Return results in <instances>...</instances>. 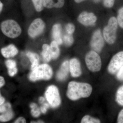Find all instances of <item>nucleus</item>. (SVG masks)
Returning <instances> with one entry per match:
<instances>
[{
  "label": "nucleus",
  "instance_id": "7",
  "mask_svg": "<svg viewBox=\"0 0 123 123\" xmlns=\"http://www.w3.org/2000/svg\"><path fill=\"white\" fill-rule=\"evenodd\" d=\"M123 65V51L117 53L112 57L108 67L110 73L114 74L118 72Z\"/></svg>",
  "mask_w": 123,
  "mask_h": 123
},
{
  "label": "nucleus",
  "instance_id": "14",
  "mask_svg": "<svg viewBox=\"0 0 123 123\" xmlns=\"http://www.w3.org/2000/svg\"><path fill=\"white\" fill-rule=\"evenodd\" d=\"M1 52L4 57L9 58L15 56L18 54V51L14 45L10 44L1 49Z\"/></svg>",
  "mask_w": 123,
  "mask_h": 123
},
{
  "label": "nucleus",
  "instance_id": "40",
  "mask_svg": "<svg viewBox=\"0 0 123 123\" xmlns=\"http://www.w3.org/2000/svg\"><path fill=\"white\" fill-rule=\"evenodd\" d=\"M31 123H44V122L43 121H33V122H31Z\"/></svg>",
  "mask_w": 123,
  "mask_h": 123
},
{
  "label": "nucleus",
  "instance_id": "19",
  "mask_svg": "<svg viewBox=\"0 0 123 123\" xmlns=\"http://www.w3.org/2000/svg\"><path fill=\"white\" fill-rule=\"evenodd\" d=\"M13 116V114L11 110L4 112L0 116V121L6 122L11 119Z\"/></svg>",
  "mask_w": 123,
  "mask_h": 123
},
{
  "label": "nucleus",
  "instance_id": "22",
  "mask_svg": "<svg viewBox=\"0 0 123 123\" xmlns=\"http://www.w3.org/2000/svg\"><path fill=\"white\" fill-rule=\"evenodd\" d=\"M100 120L98 119L91 117L89 115L84 117L82 119L81 123H100Z\"/></svg>",
  "mask_w": 123,
  "mask_h": 123
},
{
  "label": "nucleus",
  "instance_id": "6",
  "mask_svg": "<svg viewBox=\"0 0 123 123\" xmlns=\"http://www.w3.org/2000/svg\"><path fill=\"white\" fill-rule=\"evenodd\" d=\"M46 99L50 105L53 108L59 106L61 103V99L58 88L55 86H49L45 94Z\"/></svg>",
  "mask_w": 123,
  "mask_h": 123
},
{
  "label": "nucleus",
  "instance_id": "25",
  "mask_svg": "<svg viewBox=\"0 0 123 123\" xmlns=\"http://www.w3.org/2000/svg\"><path fill=\"white\" fill-rule=\"evenodd\" d=\"M117 19L119 25L123 29V6L118 10Z\"/></svg>",
  "mask_w": 123,
  "mask_h": 123
},
{
  "label": "nucleus",
  "instance_id": "10",
  "mask_svg": "<svg viewBox=\"0 0 123 123\" xmlns=\"http://www.w3.org/2000/svg\"><path fill=\"white\" fill-rule=\"evenodd\" d=\"M97 20V18L93 13L84 12L80 14L78 21L81 24L86 26L93 25Z\"/></svg>",
  "mask_w": 123,
  "mask_h": 123
},
{
  "label": "nucleus",
  "instance_id": "8",
  "mask_svg": "<svg viewBox=\"0 0 123 123\" xmlns=\"http://www.w3.org/2000/svg\"><path fill=\"white\" fill-rule=\"evenodd\" d=\"M45 24L40 18L34 20L31 24L28 30V34L31 37L34 38L40 35L43 31Z\"/></svg>",
  "mask_w": 123,
  "mask_h": 123
},
{
  "label": "nucleus",
  "instance_id": "3",
  "mask_svg": "<svg viewBox=\"0 0 123 123\" xmlns=\"http://www.w3.org/2000/svg\"><path fill=\"white\" fill-rule=\"evenodd\" d=\"M118 25L116 18L111 17L109 19L107 25L104 29V37L108 44H114L116 41Z\"/></svg>",
  "mask_w": 123,
  "mask_h": 123
},
{
  "label": "nucleus",
  "instance_id": "27",
  "mask_svg": "<svg viewBox=\"0 0 123 123\" xmlns=\"http://www.w3.org/2000/svg\"><path fill=\"white\" fill-rule=\"evenodd\" d=\"M115 0H103V4L105 7L111 8L114 5Z\"/></svg>",
  "mask_w": 123,
  "mask_h": 123
},
{
  "label": "nucleus",
  "instance_id": "2",
  "mask_svg": "<svg viewBox=\"0 0 123 123\" xmlns=\"http://www.w3.org/2000/svg\"><path fill=\"white\" fill-rule=\"evenodd\" d=\"M53 75V71L50 66L47 64H43L33 70L29 76L31 81H35L40 79L48 80Z\"/></svg>",
  "mask_w": 123,
  "mask_h": 123
},
{
  "label": "nucleus",
  "instance_id": "1",
  "mask_svg": "<svg viewBox=\"0 0 123 123\" xmlns=\"http://www.w3.org/2000/svg\"><path fill=\"white\" fill-rule=\"evenodd\" d=\"M92 91V86L88 83L71 81L68 84L67 95L69 99L75 101L89 97Z\"/></svg>",
  "mask_w": 123,
  "mask_h": 123
},
{
  "label": "nucleus",
  "instance_id": "34",
  "mask_svg": "<svg viewBox=\"0 0 123 123\" xmlns=\"http://www.w3.org/2000/svg\"><path fill=\"white\" fill-rule=\"evenodd\" d=\"M15 123H26L25 119L23 117H20L18 118L14 122Z\"/></svg>",
  "mask_w": 123,
  "mask_h": 123
},
{
  "label": "nucleus",
  "instance_id": "23",
  "mask_svg": "<svg viewBox=\"0 0 123 123\" xmlns=\"http://www.w3.org/2000/svg\"><path fill=\"white\" fill-rule=\"evenodd\" d=\"M36 10L38 12L42 11L44 6V0H32Z\"/></svg>",
  "mask_w": 123,
  "mask_h": 123
},
{
  "label": "nucleus",
  "instance_id": "26",
  "mask_svg": "<svg viewBox=\"0 0 123 123\" xmlns=\"http://www.w3.org/2000/svg\"><path fill=\"white\" fill-rule=\"evenodd\" d=\"M11 106L10 104L6 103L0 105V113H4L11 110Z\"/></svg>",
  "mask_w": 123,
  "mask_h": 123
},
{
  "label": "nucleus",
  "instance_id": "31",
  "mask_svg": "<svg viewBox=\"0 0 123 123\" xmlns=\"http://www.w3.org/2000/svg\"><path fill=\"white\" fill-rule=\"evenodd\" d=\"M18 69L17 68L8 69V73L10 76H13L17 72Z\"/></svg>",
  "mask_w": 123,
  "mask_h": 123
},
{
  "label": "nucleus",
  "instance_id": "29",
  "mask_svg": "<svg viewBox=\"0 0 123 123\" xmlns=\"http://www.w3.org/2000/svg\"><path fill=\"white\" fill-rule=\"evenodd\" d=\"M6 64L8 69L16 67V62L12 60H8L6 62Z\"/></svg>",
  "mask_w": 123,
  "mask_h": 123
},
{
  "label": "nucleus",
  "instance_id": "32",
  "mask_svg": "<svg viewBox=\"0 0 123 123\" xmlns=\"http://www.w3.org/2000/svg\"><path fill=\"white\" fill-rule=\"evenodd\" d=\"M117 123H123V109L119 113L117 119Z\"/></svg>",
  "mask_w": 123,
  "mask_h": 123
},
{
  "label": "nucleus",
  "instance_id": "37",
  "mask_svg": "<svg viewBox=\"0 0 123 123\" xmlns=\"http://www.w3.org/2000/svg\"><path fill=\"white\" fill-rule=\"evenodd\" d=\"M45 101V99L43 97H41L39 99V102L41 104H43Z\"/></svg>",
  "mask_w": 123,
  "mask_h": 123
},
{
  "label": "nucleus",
  "instance_id": "35",
  "mask_svg": "<svg viewBox=\"0 0 123 123\" xmlns=\"http://www.w3.org/2000/svg\"><path fill=\"white\" fill-rule=\"evenodd\" d=\"M5 84L4 79L3 77L0 76V88L3 86Z\"/></svg>",
  "mask_w": 123,
  "mask_h": 123
},
{
  "label": "nucleus",
  "instance_id": "12",
  "mask_svg": "<svg viewBox=\"0 0 123 123\" xmlns=\"http://www.w3.org/2000/svg\"><path fill=\"white\" fill-rule=\"evenodd\" d=\"M69 70V62L68 61L64 62L57 73L56 77L57 79L60 81L64 80L68 76Z\"/></svg>",
  "mask_w": 123,
  "mask_h": 123
},
{
  "label": "nucleus",
  "instance_id": "39",
  "mask_svg": "<svg viewBox=\"0 0 123 123\" xmlns=\"http://www.w3.org/2000/svg\"><path fill=\"white\" fill-rule=\"evenodd\" d=\"M2 7H3V4H2V2L0 1V12L2 10Z\"/></svg>",
  "mask_w": 123,
  "mask_h": 123
},
{
  "label": "nucleus",
  "instance_id": "33",
  "mask_svg": "<svg viewBox=\"0 0 123 123\" xmlns=\"http://www.w3.org/2000/svg\"><path fill=\"white\" fill-rule=\"evenodd\" d=\"M49 107V105L48 104L44 103L43 104V105L41 107V111L43 114H45L47 111V109Z\"/></svg>",
  "mask_w": 123,
  "mask_h": 123
},
{
  "label": "nucleus",
  "instance_id": "13",
  "mask_svg": "<svg viewBox=\"0 0 123 123\" xmlns=\"http://www.w3.org/2000/svg\"><path fill=\"white\" fill-rule=\"evenodd\" d=\"M52 36L54 41L58 44H61L63 42L62 37V27L60 24H56L53 25L52 30Z\"/></svg>",
  "mask_w": 123,
  "mask_h": 123
},
{
  "label": "nucleus",
  "instance_id": "28",
  "mask_svg": "<svg viewBox=\"0 0 123 123\" xmlns=\"http://www.w3.org/2000/svg\"><path fill=\"white\" fill-rule=\"evenodd\" d=\"M66 32L68 34H72L74 32L75 30V27L74 25L71 23H68L65 26Z\"/></svg>",
  "mask_w": 123,
  "mask_h": 123
},
{
  "label": "nucleus",
  "instance_id": "41",
  "mask_svg": "<svg viewBox=\"0 0 123 123\" xmlns=\"http://www.w3.org/2000/svg\"><path fill=\"white\" fill-rule=\"evenodd\" d=\"M101 0H92L93 1L95 2V3H98V2H99Z\"/></svg>",
  "mask_w": 123,
  "mask_h": 123
},
{
  "label": "nucleus",
  "instance_id": "4",
  "mask_svg": "<svg viewBox=\"0 0 123 123\" xmlns=\"http://www.w3.org/2000/svg\"><path fill=\"white\" fill-rule=\"evenodd\" d=\"M1 30L3 33L8 37L14 38L19 36L22 30L20 25L14 20H6L1 23Z\"/></svg>",
  "mask_w": 123,
  "mask_h": 123
},
{
  "label": "nucleus",
  "instance_id": "30",
  "mask_svg": "<svg viewBox=\"0 0 123 123\" xmlns=\"http://www.w3.org/2000/svg\"><path fill=\"white\" fill-rule=\"evenodd\" d=\"M117 77L120 80H123V65L117 72Z\"/></svg>",
  "mask_w": 123,
  "mask_h": 123
},
{
  "label": "nucleus",
  "instance_id": "38",
  "mask_svg": "<svg viewBox=\"0 0 123 123\" xmlns=\"http://www.w3.org/2000/svg\"><path fill=\"white\" fill-rule=\"evenodd\" d=\"M75 0V2H76V3H79L83 2V1H85L86 0Z\"/></svg>",
  "mask_w": 123,
  "mask_h": 123
},
{
  "label": "nucleus",
  "instance_id": "11",
  "mask_svg": "<svg viewBox=\"0 0 123 123\" xmlns=\"http://www.w3.org/2000/svg\"><path fill=\"white\" fill-rule=\"evenodd\" d=\"M69 69L70 74L74 77H78L80 76L82 73L80 64L76 58L70 60L69 62Z\"/></svg>",
  "mask_w": 123,
  "mask_h": 123
},
{
  "label": "nucleus",
  "instance_id": "5",
  "mask_svg": "<svg viewBox=\"0 0 123 123\" xmlns=\"http://www.w3.org/2000/svg\"><path fill=\"white\" fill-rule=\"evenodd\" d=\"M85 61L86 66L90 71L94 72L100 70L102 66L101 57L96 52L91 51L86 56Z\"/></svg>",
  "mask_w": 123,
  "mask_h": 123
},
{
  "label": "nucleus",
  "instance_id": "16",
  "mask_svg": "<svg viewBox=\"0 0 123 123\" xmlns=\"http://www.w3.org/2000/svg\"><path fill=\"white\" fill-rule=\"evenodd\" d=\"M27 57H29L31 62V69L32 70L38 67L39 64V57L37 54L29 52L26 53Z\"/></svg>",
  "mask_w": 123,
  "mask_h": 123
},
{
  "label": "nucleus",
  "instance_id": "9",
  "mask_svg": "<svg viewBox=\"0 0 123 123\" xmlns=\"http://www.w3.org/2000/svg\"><path fill=\"white\" fill-rule=\"evenodd\" d=\"M104 43L103 37L100 31L98 30L95 31L92 36L91 41V48L96 52H100L103 48Z\"/></svg>",
  "mask_w": 123,
  "mask_h": 123
},
{
  "label": "nucleus",
  "instance_id": "36",
  "mask_svg": "<svg viewBox=\"0 0 123 123\" xmlns=\"http://www.w3.org/2000/svg\"><path fill=\"white\" fill-rule=\"evenodd\" d=\"M5 101L4 98L1 96L0 93V105H2L4 103Z\"/></svg>",
  "mask_w": 123,
  "mask_h": 123
},
{
  "label": "nucleus",
  "instance_id": "17",
  "mask_svg": "<svg viewBox=\"0 0 123 123\" xmlns=\"http://www.w3.org/2000/svg\"><path fill=\"white\" fill-rule=\"evenodd\" d=\"M43 48L42 55L43 59L44 61L48 62L52 58L50 46L47 44H44L43 46Z\"/></svg>",
  "mask_w": 123,
  "mask_h": 123
},
{
  "label": "nucleus",
  "instance_id": "20",
  "mask_svg": "<svg viewBox=\"0 0 123 123\" xmlns=\"http://www.w3.org/2000/svg\"><path fill=\"white\" fill-rule=\"evenodd\" d=\"M116 101L120 105L123 106V85L120 86L117 92Z\"/></svg>",
  "mask_w": 123,
  "mask_h": 123
},
{
  "label": "nucleus",
  "instance_id": "18",
  "mask_svg": "<svg viewBox=\"0 0 123 123\" xmlns=\"http://www.w3.org/2000/svg\"><path fill=\"white\" fill-rule=\"evenodd\" d=\"M50 50L52 59H56L60 55V51L58 43L55 41H53L51 43Z\"/></svg>",
  "mask_w": 123,
  "mask_h": 123
},
{
  "label": "nucleus",
  "instance_id": "21",
  "mask_svg": "<svg viewBox=\"0 0 123 123\" xmlns=\"http://www.w3.org/2000/svg\"><path fill=\"white\" fill-rule=\"evenodd\" d=\"M63 42L66 46L72 45L74 42V39L72 34L67 33L65 34L63 37Z\"/></svg>",
  "mask_w": 123,
  "mask_h": 123
},
{
  "label": "nucleus",
  "instance_id": "24",
  "mask_svg": "<svg viewBox=\"0 0 123 123\" xmlns=\"http://www.w3.org/2000/svg\"><path fill=\"white\" fill-rule=\"evenodd\" d=\"M30 107L31 108V114L32 115L35 117H37L40 115V111L38 107L36 104L31 103L30 105Z\"/></svg>",
  "mask_w": 123,
  "mask_h": 123
},
{
  "label": "nucleus",
  "instance_id": "15",
  "mask_svg": "<svg viewBox=\"0 0 123 123\" xmlns=\"http://www.w3.org/2000/svg\"><path fill=\"white\" fill-rule=\"evenodd\" d=\"M64 3V0H44V6L48 8H61Z\"/></svg>",
  "mask_w": 123,
  "mask_h": 123
}]
</instances>
